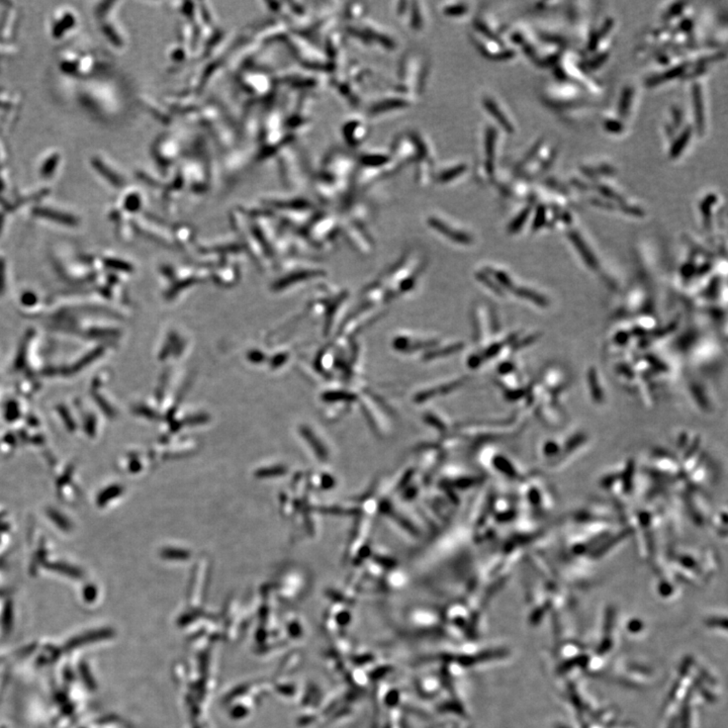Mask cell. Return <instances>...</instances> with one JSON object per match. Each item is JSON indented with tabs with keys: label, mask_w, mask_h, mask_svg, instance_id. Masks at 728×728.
<instances>
[{
	"label": "cell",
	"mask_w": 728,
	"mask_h": 728,
	"mask_svg": "<svg viewBox=\"0 0 728 728\" xmlns=\"http://www.w3.org/2000/svg\"><path fill=\"white\" fill-rule=\"evenodd\" d=\"M271 470H270V472H269V470H268V472H267V470H263V472H261L260 474H259V475H260V476L265 477V476H269V475H280V474H282V472H283V470L281 468H271Z\"/></svg>",
	"instance_id": "obj_17"
},
{
	"label": "cell",
	"mask_w": 728,
	"mask_h": 728,
	"mask_svg": "<svg viewBox=\"0 0 728 728\" xmlns=\"http://www.w3.org/2000/svg\"><path fill=\"white\" fill-rule=\"evenodd\" d=\"M464 169H464L463 166H461L457 167V169H453V171L446 172V173H443L441 176H440V180L443 182H448V180H452V178H454V176L459 175V174L462 173V172L464 171Z\"/></svg>",
	"instance_id": "obj_9"
},
{
	"label": "cell",
	"mask_w": 728,
	"mask_h": 728,
	"mask_svg": "<svg viewBox=\"0 0 728 728\" xmlns=\"http://www.w3.org/2000/svg\"><path fill=\"white\" fill-rule=\"evenodd\" d=\"M612 25H613V21H612V19H608V21H606L605 23H604L602 28H601L600 32H599L598 34L599 38L605 36L606 32H609L610 28H612Z\"/></svg>",
	"instance_id": "obj_16"
},
{
	"label": "cell",
	"mask_w": 728,
	"mask_h": 728,
	"mask_svg": "<svg viewBox=\"0 0 728 728\" xmlns=\"http://www.w3.org/2000/svg\"><path fill=\"white\" fill-rule=\"evenodd\" d=\"M673 115H675L676 125H677V126L681 125V122H682L681 113H680L679 111H678V110H675V111H673Z\"/></svg>",
	"instance_id": "obj_19"
},
{
	"label": "cell",
	"mask_w": 728,
	"mask_h": 728,
	"mask_svg": "<svg viewBox=\"0 0 728 728\" xmlns=\"http://www.w3.org/2000/svg\"><path fill=\"white\" fill-rule=\"evenodd\" d=\"M74 26V17L71 15H66L55 26L53 30V34L55 37H61L64 32L67 30L73 27Z\"/></svg>",
	"instance_id": "obj_6"
},
{
	"label": "cell",
	"mask_w": 728,
	"mask_h": 728,
	"mask_svg": "<svg viewBox=\"0 0 728 728\" xmlns=\"http://www.w3.org/2000/svg\"><path fill=\"white\" fill-rule=\"evenodd\" d=\"M693 110L698 132L702 134L705 128V115H704L703 98L700 85L695 84L692 86Z\"/></svg>",
	"instance_id": "obj_1"
},
{
	"label": "cell",
	"mask_w": 728,
	"mask_h": 728,
	"mask_svg": "<svg viewBox=\"0 0 728 728\" xmlns=\"http://www.w3.org/2000/svg\"><path fill=\"white\" fill-rule=\"evenodd\" d=\"M39 213L44 215V217L54 218L53 220L60 222V223L74 224V218L70 217V215H64V213H56V211H52V210H43V209H41V210L39 211Z\"/></svg>",
	"instance_id": "obj_7"
},
{
	"label": "cell",
	"mask_w": 728,
	"mask_h": 728,
	"mask_svg": "<svg viewBox=\"0 0 728 728\" xmlns=\"http://www.w3.org/2000/svg\"><path fill=\"white\" fill-rule=\"evenodd\" d=\"M57 164H58V156H53L51 157V158L48 159L42 169L43 175H51V174L53 173Z\"/></svg>",
	"instance_id": "obj_8"
},
{
	"label": "cell",
	"mask_w": 728,
	"mask_h": 728,
	"mask_svg": "<svg viewBox=\"0 0 728 728\" xmlns=\"http://www.w3.org/2000/svg\"><path fill=\"white\" fill-rule=\"evenodd\" d=\"M529 213H530V208L525 209V210L520 213V215H519L517 220H515V221H514L513 227H512V228H513L514 230H517V229L521 228V226H522V224L524 223L525 220H526L527 217H528Z\"/></svg>",
	"instance_id": "obj_10"
},
{
	"label": "cell",
	"mask_w": 728,
	"mask_h": 728,
	"mask_svg": "<svg viewBox=\"0 0 728 728\" xmlns=\"http://www.w3.org/2000/svg\"><path fill=\"white\" fill-rule=\"evenodd\" d=\"M683 6H684V3H677V4H676L675 8H673L672 10H671V12H669V15H670V17H672V15H673L680 14V12H681L682 10H683Z\"/></svg>",
	"instance_id": "obj_18"
},
{
	"label": "cell",
	"mask_w": 728,
	"mask_h": 728,
	"mask_svg": "<svg viewBox=\"0 0 728 728\" xmlns=\"http://www.w3.org/2000/svg\"><path fill=\"white\" fill-rule=\"evenodd\" d=\"M607 59L608 54H602V55L598 57V58L594 59L592 63H590V67H592L593 69L598 68V67L600 66L601 64H603Z\"/></svg>",
	"instance_id": "obj_15"
},
{
	"label": "cell",
	"mask_w": 728,
	"mask_h": 728,
	"mask_svg": "<svg viewBox=\"0 0 728 728\" xmlns=\"http://www.w3.org/2000/svg\"><path fill=\"white\" fill-rule=\"evenodd\" d=\"M483 104H485V106L488 108V110H489V112L492 113V117H495V119H496L497 121H498L499 123H500L501 125L503 126V128H504L508 133L514 132L513 126H512L511 123L508 121V119L505 117L504 113L501 112V110L500 108H499V106H497L496 102H492V100L490 99V98H486L485 102H483Z\"/></svg>",
	"instance_id": "obj_2"
},
{
	"label": "cell",
	"mask_w": 728,
	"mask_h": 728,
	"mask_svg": "<svg viewBox=\"0 0 728 728\" xmlns=\"http://www.w3.org/2000/svg\"><path fill=\"white\" fill-rule=\"evenodd\" d=\"M164 557H172V559H174V557H178V559H185L187 557V553L182 550H167L164 553Z\"/></svg>",
	"instance_id": "obj_13"
},
{
	"label": "cell",
	"mask_w": 728,
	"mask_h": 728,
	"mask_svg": "<svg viewBox=\"0 0 728 728\" xmlns=\"http://www.w3.org/2000/svg\"><path fill=\"white\" fill-rule=\"evenodd\" d=\"M542 143H544V142L538 141L537 143H536L535 145L533 146V149L529 151L528 155L525 157L524 161H523V162L526 163V161H530L531 159H533V157H535L536 154H537V152L539 151Z\"/></svg>",
	"instance_id": "obj_12"
},
{
	"label": "cell",
	"mask_w": 728,
	"mask_h": 728,
	"mask_svg": "<svg viewBox=\"0 0 728 728\" xmlns=\"http://www.w3.org/2000/svg\"><path fill=\"white\" fill-rule=\"evenodd\" d=\"M685 65H679V66L673 67V68L669 69L668 71L664 72V74L653 76L651 79H649L646 84H649V86H655V85L662 84V82H666V80L673 79V78L678 77V76L683 74L684 72H685Z\"/></svg>",
	"instance_id": "obj_4"
},
{
	"label": "cell",
	"mask_w": 728,
	"mask_h": 728,
	"mask_svg": "<svg viewBox=\"0 0 728 728\" xmlns=\"http://www.w3.org/2000/svg\"><path fill=\"white\" fill-rule=\"evenodd\" d=\"M632 97H633V89L631 87L624 88V90L622 91V95H621L620 102H619V115H620L621 117H626L627 113H629Z\"/></svg>",
	"instance_id": "obj_5"
},
{
	"label": "cell",
	"mask_w": 728,
	"mask_h": 728,
	"mask_svg": "<svg viewBox=\"0 0 728 728\" xmlns=\"http://www.w3.org/2000/svg\"><path fill=\"white\" fill-rule=\"evenodd\" d=\"M544 217H546V210H544V207H539V209H538L537 211V215H536L537 220H536L535 224H534L535 228H539L540 224L544 223Z\"/></svg>",
	"instance_id": "obj_14"
},
{
	"label": "cell",
	"mask_w": 728,
	"mask_h": 728,
	"mask_svg": "<svg viewBox=\"0 0 728 728\" xmlns=\"http://www.w3.org/2000/svg\"><path fill=\"white\" fill-rule=\"evenodd\" d=\"M605 128L608 131L612 133H618L622 130V125L619 122L613 121V119H608L605 122Z\"/></svg>",
	"instance_id": "obj_11"
},
{
	"label": "cell",
	"mask_w": 728,
	"mask_h": 728,
	"mask_svg": "<svg viewBox=\"0 0 728 728\" xmlns=\"http://www.w3.org/2000/svg\"><path fill=\"white\" fill-rule=\"evenodd\" d=\"M691 135H692V128L690 126H687L683 133H682L681 136L673 142L670 151L671 158H677L678 156L681 155L683 150L685 149L687 144L690 141Z\"/></svg>",
	"instance_id": "obj_3"
}]
</instances>
